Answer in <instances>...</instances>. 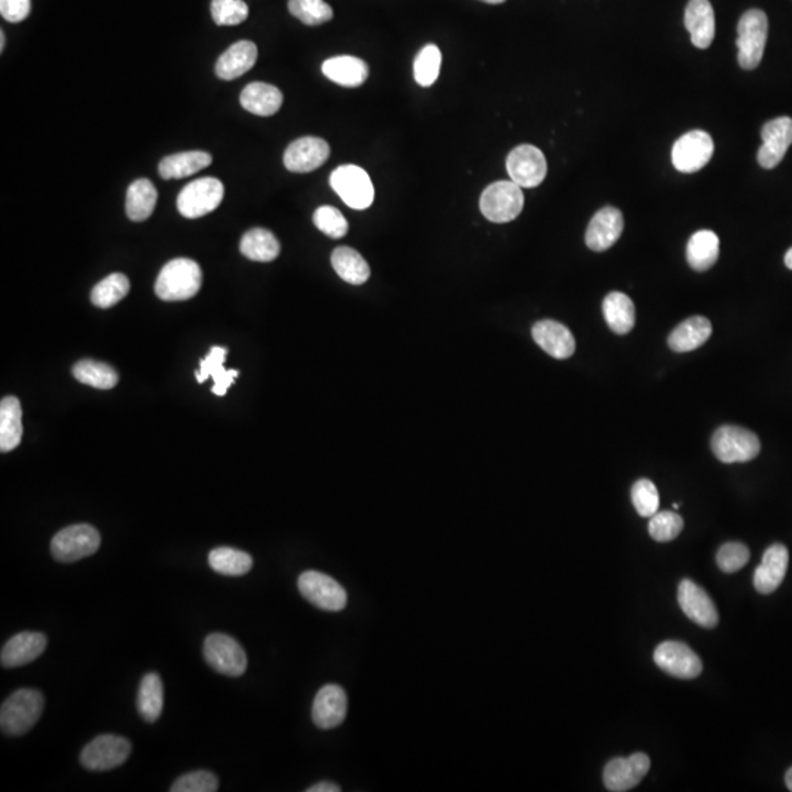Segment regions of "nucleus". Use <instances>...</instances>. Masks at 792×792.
<instances>
[{
	"label": "nucleus",
	"mask_w": 792,
	"mask_h": 792,
	"mask_svg": "<svg viewBox=\"0 0 792 792\" xmlns=\"http://www.w3.org/2000/svg\"><path fill=\"white\" fill-rule=\"evenodd\" d=\"M684 520L672 511L656 512L649 521V534L660 543L672 542L680 536Z\"/></svg>",
	"instance_id": "obj_43"
},
{
	"label": "nucleus",
	"mask_w": 792,
	"mask_h": 792,
	"mask_svg": "<svg viewBox=\"0 0 792 792\" xmlns=\"http://www.w3.org/2000/svg\"><path fill=\"white\" fill-rule=\"evenodd\" d=\"M163 693V682L156 672L144 675L138 688L137 709L141 718L149 724L156 722L162 715Z\"/></svg>",
	"instance_id": "obj_36"
},
{
	"label": "nucleus",
	"mask_w": 792,
	"mask_h": 792,
	"mask_svg": "<svg viewBox=\"0 0 792 792\" xmlns=\"http://www.w3.org/2000/svg\"><path fill=\"white\" fill-rule=\"evenodd\" d=\"M240 250L242 256L253 262L269 263L278 259L281 253V245L278 238L263 228H254L245 232L242 237Z\"/></svg>",
	"instance_id": "obj_33"
},
{
	"label": "nucleus",
	"mask_w": 792,
	"mask_h": 792,
	"mask_svg": "<svg viewBox=\"0 0 792 792\" xmlns=\"http://www.w3.org/2000/svg\"><path fill=\"white\" fill-rule=\"evenodd\" d=\"M223 196H225V187L219 179H196L182 188L178 200H176V206L184 218H203L218 209Z\"/></svg>",
	"instance_id": "obj_6"
},
{
	"label": "nucleus",
	"mask_w": 792,
	"mask_h": 792,
	"mask_svg": "<svg viewBox=\"0 0 792 792\" xmlns=\"http://www.w3.org/2000/svg\"><path fill=\"white\" fill-rule=\"evenodd\" d=\"M203 655L210 668L226 677H241L247 669V655L235 638L213 633L204 640Z\"/></svg>",
	"instance_id": "obj_9"
},
{
	"label": "nucleus",
	"mask_w": 792,
	"mask_h": 792,
	"mask_svg": "<svg viewBox=\"0 0 792 792\" xmlns=\"http://www.w3.org/2000/svg\"><path fill=\"white\" fill-rule=\"evenodd\" d=\"M209 565L213 571L229 577H240L251 571L253 558L244 550L216 548L209 553Z\"/></svg>",
	"instance_id": "obj_38"
},
{
	"label": "nucleus",
	"mask_w": 792,
	"mask_h": 792,
	"mask_svg": "<svg viewBox=\"0 0 792 792\" xmlns=\"http://www.w3.org/2000/svg\"><path fill=\"white\" fill-rule=\"evenodd\" d=\"M442 53L436 44H427L414 61V78L421 87H430L438 80Z\"/></svg>",
	"instance_id": "obj_41"
},
{
	"label": "nucleus",
	"mask_w": 792,
	"mask_h": 792,
	"mask_svg": "<svg viewBox=\"0 0 792 792\" xmlns=\"http://www.w3.org/2000/svg\"><path fill=\"white\" fill-rule=\"evenodd\" d=\"M322 72L338 86L354 88L366 83L369 65L355 56H335L323 62Z\"/></svg>",
	"instance_id": "obj_26"
},
{
	"label": "nucleus",
	"mask_w": 792,
	"mask_h": 792,
	"mask_svg": "<svg viewBox=\"0 0 792 792\" xmlns=\"http://www.w3.org/2000/svg\"><path fill=\"white\" fill-rule=\"evenodd\" d=\"M631 501L640 517H653L659 511L658 487L649 479L638 480L631 489Z\"/></svg>",
	"instance_id": "obj_44"
},
{
	"label": "nucleus",
	"mask_w": 792,
	"mask_h": 792,
	"mask_svg": "<svg viewBox=\"0 0 792 792\" xmlns=\"http://www.w3.org/2000/svg\"><path fill=\"white\" fill-rule=\"evenodd\" d=\"M482 2L490 3V5H499V3H504L505 0H482Z\"/></svg>",
	"instance_id": "obj_54"
},
{
	"label": "nucleus",
	"mask_w": 792,
	"mask_h": 792,
	"mask_svg": "<svg viewBox=\"0 0 792 792\" xmlns=\"http://www.w3.org/2000/svg\"><path fill=\"white\" fill-rule=\"evenodd\" d=\"M156 203L157 190L149 179H137L132 182L128 188L127 203H125L128 218L132 222H144L149 219L153 215Z\"/></svg>",
	"instance_id": "obj_37"
},
{
	"label": "nucleus",
	"mask_w": 792,
	"mask_h": 792,
	"mask_svg": "<svg viewBox=\"0 0 792 792\" xmlns=\"http://www.w3.org/2000/svg\"><path fill=\"white\" fill-rule=\"evenodd\" d=\"M330 187L351 209L364 210L373 204L372 179L360 166H339L330 175Z\"/></svg>",
	"instance_id": "obj_8"
},
{
	"label": "nucleus",
	"mask_w": 792,
	"mask_h": 792,
	"mask_svg": "<svg viewBox=\"0 0 792 792\" xmlns=\"http://www.w3.org/2000/svg\"><path fill=\"white\" fill-rule=\"evenodd\" d=\"M102 537L90 524H75L62 528L53 536L50 543L52 556L56 561L71 564L94 555L100 548Z\"/></svg>",
	"instance_id": "obj_4"
},
{
	"label": "nucleus",
	"mask_w": 792,
	"mask_h": 792,
	"mask_svg": "<svg viewBox=\"0 0 792 792\" xmlns=\"http://www.w3.org/2000/svg\"><path fill=\"white\" fill-rule=\"evenodd\" d=\"M769 21L765 12L750 9L738 22V64L751 71L756 69L765 55L768 42Z\"/></svg>",
	"instance_id": "obj_3"
},
{
	"label": "nucleus",
	"mask_w": 792,
	"mask_h": 792,
	"mask_svg": "<svg viewBox=\"0 0 792 792\" xmlns=\"http://www.w3.org/2000/svg\"><path fill=\"white\" fill-rule=\"evenodd\" d=\"M348 697L341 685L328 684L320 688L311 709V718L320 729L336 728L345 721Z\"/></svg>",
	"instance_id": "obj_19"
},
{
	"label": "nucleus",
	"mask_w": 792,
	"mask_h": 792,
	"mask_svg": "<svg viewBox=\"0 0 792 792\" xmlns=\"http://www.w3.org/2000/svg\"><path fill=\"white\" fill-rule=\"evenodd\" d=\"M785 782H787L788 790L792 791V768H790L787 775H785Z\"/></svg>",
	"instance_id": "obj_52"
},
{
	"label": "nucleus",
	"mask_w": 792,
	"mask_h": 792,
	"mask_svg": "<svg viewBox=\"0 0 792 792\" xmlns=\"http://www.w3.org/2000/svg\"><path fill=\"white\" fill-rule=\"evenodd\" d=\"M603 316L616 335H627L636 325V307L633 300L622 292H611L603 300Z\"/></svg>",
	"instance_id": "obj_30"
},
{
	"label": "nucleus",
	"mask_w": 792,
	"mask_h": 792,
	"mask_svg": "<svg viewBox=\"0 0 792 792\" xmlns=\"http://www.w3.org/2000/svg\"><path fill=\"white\" fill-rule=\"evenodd\" d=\"M130 292V281L122 273H112L91 291V303L96 307L110 308L124 300Z\"/></svg>",
	"instance_id": "obj_40"
},
{
	"label": "nucleus",
	"mask_w": 792,
	"mask_h": 792,
	"mask_svg": "<svg viewBox=\"0 0 792 792\" xmlns=\"http://www.w3.org/2000/svg\"><path fill=\"white\" fill-rule=\"evenodd\" d=\"M715 144L704 131H691L682 135L672 149V163L682 174H694L712 159Z\"/></svg>",
	"instance_id": "obj_13"
},
{
	"label": "nucleus",
	"mask_w": 792,
	"mask_h": 792,
	"mask_svg": "<svg viewBox=\"0 0 792 792\" xmlns=\"http://www.w3.org/2000/svg\"><path fill=\"white\" fill-rule=\"evenodd\" d=\"M212 18L220 27L242 24L248 17V6L244 0H212Z\"/></svg>",
	"instance_id": "obj_45"
},
{
	"label": "nucleus",
	"mask_w": 792,
	"mask_h": 792,
	"mask_svg": "<svg viewBox=\"0 0 792 792\" xmlns=\"http://www.w3.org/2000/svg\"><path fill=\"white\" fill-rule=\"evenodd\" d=\"M313 222L319 231H322L323 234L328 235L330 238H335V240L344 238L348 234V228H350L344 215L332 206L319 207L314 212Z\"/></svg>",
	"instance_id": "obj_46"
},
{
	"label": "nucleus",
	"mask_w": 792,
	"mask_h": 792,
	"mask_svg": "<svg viewBox=\"0 0 792 792\" xmlns=\"http://www.w3.org/2000/svg\"><path fill=\"white\" fill-rule=\"evenodd\" d=\"M226 348L213 347L209 355L201 360L200 370L196 373L197 382H206L209 377H213L215 385H213L212 392L218 396H225L226 391L231 388L234 380L237 379V370H226L223 367L225 364Z\"/></svg>",
	"instance_id": "obj_29"
},
{
	"label": "nucleus",
	"mask_w": 792,
	"mask_h": 792,
	"mask_svg": "<svg viewBox=\"0 0 792 792\" xmlns=\"http://www.w3.org/2000/svg\"><path fill=\"white\" fill-rule=\"evenodd\" d=\"M219 790V779L209 770H196L185 773L176 779L171 787L172 792H215Z\"/></svg>",
	"instance_id": "obj_47"
},
{
	"label": "nucleus",
	"mask_w": 792,
	"mask_h": 792,
	"mask_svg": "<svg viewBox=\"0 0 792 792\" xmlns=\"http://www.w3.org/2000/svg\"><path fill=\"white\" fill-rule=\"evenodd\" d=\"M719 238L713 231L696 232L687 245V262L697 272H706L718 262Z\"/></svg>",
	"instance_id": "obj_34"
},
{
	"label": "nucleus",
	"mask_w": 792,
	"mask_h": 792,
	"mask_svg": "<svg viewBox=\"0 0 792 792\" xmlns=\"http://www.w3.org/2000/svg\"><path fill=\"white\" fill-rule=\"evenodd\" d=\"M44 709V697L40 691L22 688L15 691L2 704L0 728L3 734L18 737L30 731L39 722Z\"/></svg>",
	"instance_id": "obj_2"
},
{
	"label": "nucleus",
	"mask_w": 792,
	"mask_h": 792,
	"mask_svg": "<svg viewBox=\"0 0 792 792\" xmlns=\"http://www.w3.org/2000/svg\"><path fill=\"white\" fill-rule=\"evenodd\" d=\"M288 9L295 18L311 27L332 20V8L325 0H289Z\"/></svg>",
	"instance_id": "obj_42"
},
{
	"label": "nucleus",
	"mask_w": 792,
	"mask_h": 792,
	"mask_svg": "<svg viewBox=\"0 0 792 792\" xmlns=\"http://www.w3.org/2000/svg\"><path fill=\"white\" fill-rule=\"evenodd\" d=\"M329 154V144L323 138H298L285 150L284 165L295 174H308L325 165Z\"/></svg>",
	"instance_id": "obj_16"
},
{
	"label": "nucleus",
	"mask_w": 792,
	"mask_h": 792,
	"mask_svg": "<svg viewBox=\"0 0 792 792\" xmlns=\"http://www.w3.org/2000/svg\"><path fill=\"white\" fill-rule=\"evenodd\" d=\"M762 147L757 162L763 169H773L782 162L792 144V119L788 116L769 121L762 128Z\"/></svg>",
	"instance_id": "obj_17"
},
{
	"label": "nucleus",
	"mask_w": 792,
	"mask_h": 792,
	"mask_svg": "<svg viewBox=\"0 0 792 792\" xmlns=\"http://www.w3.org/2000/svg\"><path fill=\"white\" fill-rule=\"evenodd\" d=\"M203 284V272L191 259H175L166 263L157 276L154 291L163 301H187L196 297Z\"/></svg>",
	"instance_id": "obj_1"
},
{
	"label": "nucleus",
	"mask_w": 792,
	"mask_h": 792,
	"mask_svg": "<svg viewBox=\"0 0 792 792\" xmlns=\"http://www.w3.org/2000/svg\"><path fill=\"white\" fill-rule=\"evenodd\" d=\"M131 750L127 738L112 734L99 735L83 748L80 762L87 770L106 772L124 765Z\"/></svg>",
	"instance_id": "obj_10"
},
{
	"label": "nucleus",
	"mask_w": 792,
	"mask_h": 792,
	"mask_svg": "<svg viewBox=\"0 0 792 792\" xmlns=\"http://www.w3.org/2000/svg\"><path fill=\"white\" fill-rule=\"evenodd\" d=\"M506 171L521 188L539 187L548 175V162L542 150L523 144L509 153Z\"/></svg>",
	"instance_id": "obj_12"
},
{
	"label": "nucleus",
	"mask_w": 792,
	"mask_h": 792,
	"mask_svg": "<svg viewBox=\"0 0 792 792\" xmlns=\"http://www.w3.org/2000/svg\"><path fill=\"white\" fill-rule=\"evenodd\" d=\"M710 335H712V323L709 319L693 316L672 330L668 345L675 352H690L706 344Z\"/></svg>",
	"instance_id": "obj_27"
},
{
	"label": "nucleus",
	"mask_w": 792,
	"mask_h": 792,
	"mask_svg": "<svg viewBox=\"0 0 792 792\" xmlns=\"http://www.w3.org/2000/svg\"><path fill=\"white\" fill-rule=\"evenodd\" d=\"M257 61V46L250 40L232 44L216 62V75L220 80H237L247 74Z\"/></svg>",
	"instance_id": "obj_25"
},
{
	"label": "nucleus",
	"mask_w": 792,
	"mask_h": 792,
	"mask_svg": "<svg viewBox=\"0 0 792 792\" xmlns=\"http://www.w3.org/2000/svg\"><path fill=\"white\" fill-rule=\"evenodd\" d=\"M712 451L725 464L748 462L760 454V440L744 427L722 426L713 433Z\"/></svg>",
	"instance_id": "obj_7"
},
{
	"label": "nucleus",
	"mask_w": 792,
	"mask_h": 792,
	"mask_svg": "<svg viewBox=\"0 0 792 792\" xmlns=\"http://www.w3.org/2000/svg\"><path fill=\"white\" fill-rule=\"evenodd\" d=\"M242 108L253 115L272 116L281 109L284 96L278 87L266 83H251L242 90Z\"/></svg>",
	"instance_id": "obj_28"
},
{
	"label": "nucleus",
	"mask_w": 792,
	"mask_h": 792,
	"mask_svg": "<svg viewBox=\"0 0 792 792\" xmlns=\"http://www.w3.org/2000/svg\"><path fill=\"white\" fill-rule=\"evenodd\" d=\"M298 590L307 602L322 611L339 612L347 606L348 596L344 587L323 572H303L298 578Z\"/></svg>",
	"instance_id": "obj_11"
},
{
	"label": "nucleus",
	"mask_w": 792,
	"mask_h": 792,
	"mask_svg": "<svg viewBox=\"0 0 792 792\" xmlns=\"http://www.w3.org/2000/svg\"><path fill=\"white\" fill-rule=\"evenodd\" d=\"M213 159L207 152H184L172 154V156L165 157L160 162L159 174L163 179H181L187 178L203 171L207 166L212 165Z\"/></svg>",
	"instance_id": "obj_31"
},
{
	"label": "nucleus",
	"mask_w": 792,
	"mask_h": 792,
	"mask_svg": "<svg viewBox=\"0 0 792 792\" xmlns=\"http://www.w3.org/2000/svg\"><path fill=\"white\" fill-rule=\"evenodd\" d=\"M22 410L20 399L6 396L0 402V451L11 452L21 443Z\"/></svg>",
	"instance_id": "obj_32"
},
{
	"label": "nucleus",
	"mask_w": 792,
	"mask_h": 792,
	"mask_svg": "<svg viewBox=\"0 0 792 792\" xmlns=\"http://www.w3.org/2000/svg\"><path fill=\"white\" fill-rule=\"evenodd\" d=\"M531 335L536 344L556 360L570 358L575 352V339L571 330L555 320L537 322Z\"/></svg>",
	"instance_id": "obj_23"
},
{
	"label": "nucleus",
	"mask_w": 792,
	"mask_h": 792,
	"mask_svg": "<svg viewBox=\"0 0 792 792\" xmlns=\"http://www.w3.org/2000/svg\"><path fill=\"white\" fill-rule=\"evenodd\" d=\"M748 559H750V550L746 545L738 542L725 543L716 555L719 570L725 574H734V572L740 571L741 568L746 567Z\"/></svg>",
	"instance_id": "obj_48"
},
{
	"label": "nucleus",
	"mask_w": 792,
	"mask_h": 792,
	"mask_svg": "<svg viewBox=\"0 0 792 792\" xmlns=\"http://www.w3.org/2000/svg\"><path fill=\"white\" fill-rule=\"evenodd\" d=\"M678 603L688 619L704 628H715L719 622L718 611L709 594L690 578L678 586Z\"/></svg>",
	"instance_id": "obj_18"
},
{
	"label": "nucleus",
	"mask_w": 792,
	"mask_h": 792,
	"mask_svg": "<svg viewBox=\"0 0 792 792\" xmlns=\"http://www.w3.org/2000/svg\"><path fill=\"white\" fill-rule=\"evenodd\" d=\"M653 659L662 671L680 680H693L703 671V663L697 653L680 641L660 643Z\"/></svg>",
	"instance_id": "obj_14"
},
{
	"label": "nucleus",
	"mask_w": 792,
	"mask_h": 792,
	"mask_svg": "<svg viewBox=\"0 0 792 792\" xmlns=\"http://www.w3.org/2000/svg\"><path fill=\"white\" fill-rule=\"evenodd\" d=\"M790 553L781 543H775L766 549L762 562L754 572V587L760 594H770L775 592L788 570Z\"/></svg>",
	"instance_id": "obj_21"
},
{
	"label": "nucleus",
	"mask_w": 792,
	"mask_h": 792,
	"mask_svg": "<svg viewBox=\"0 0 792 792\" xmlns=\"http://www.w3.org/2000/svg\"><path fill=\"white\" fill-rule=\"evenodd\" d=\"M523 209V190L514 181L493 182L480 197V210L490 222H511L520 216Z\"/></svg>",
	"instance_id": "obj_5"
},
{
	"label": "nucleus",
	"mask_w": 792,
	"mask_h": 792,
	"mask_svg": "<svg viewBox=\"0 0 792 792\" xmlns=\"http://www.w3.org/2000/svg\"><path fill=\"white\" fill-rule=\"evenodd\" d=\"M650 759L647 754L636 753L630 757H616L603 770L606 790L625 792L637 787L649 773Z\"/></svg>",
	"instance_id": "obj_15"
},
{
	"label": "nucleus",
	"mask_w": 792,
	"mask_h": 792,
	"mask_svg": "<svg viewBox=\"0 0 792 792\" xmlns=\"http://www.w3.org/2000/svg\"><path fill=\"white\" fill-rule=\"evenodd\" d=\"M5 43H6L5 33H3L2 31V33H0V50H2V52L3 49H5Z\"/></svg>",
	"instance_id": "obj_53"
},
{
	"label": "nucleus",
	"mask_w": 792,
	"mask_h": 792,
	"mask_svg": "<svg viewBox=\"0 0 792 792\" xmlns=\"http://www.w3.org/2000/svg\"><path fill=\"white\" fill-rule=\"evenodd\" d=\"M75 379L84 385L96 389H112L118 383L119 376L109 364L94 360H81L72 369Z\"/></svg>",
	"instance_id": "obj_39"
},
{
	"label": "nucleus",
	"mask_w": 792,
	"mask_h": 792,
	"mask_svg": "<svg viewBox=\"0 0 792 792\" xmlns=\"http://www.w3.org/2000/svg\"><path fill=\"white\" fill-rule=\"evenodd\" d=\"M784 260H785V264H787L788 269L792 270V247L790 248V250L787 251V254H785Z\"/></svg>",
	"instance_id": "obj_51"
},
{
	"label": "nucleus",
	"mask_w": 792,
	"mask_h": 792,
	"mask_svg": "<svg viewBox=\"0 0 792 792\" xmlns=\"http://www.w3.org/2000/svg\"><path fill=\"white\" fill-rule=\"evenodd\" d=\"M46 646L47 638L43 633L25 631L6 641L0 653V662L3 668H20L40 658Z\"/></svg>",
	"instance_id": "obj_22"
},
{
	"label": "nucleus",
	"mask_w": 792,
	"mask_h": 792,
	"mask_svg": "<svg viewBox=\"0 0 792 792\" xmlns=\"http://www.w3.org/2000/svg\"><path fill=\"white\" fill-rule=\"evenodd\" d=\"M624 231V218L615 207H603L590 220L586 232V244L590 250L606 251L621 238Z\"/></svg>",
	"instance_id": "obj_20"
},
{
	"label": "nucleus",
	"mask_w": 792,
	"mask_h": 792,
	"mask_svg": "<svg viewBox=\"0 0 792 792\" xmlns=\"http://www.w3.org/2000/svg\"><path fill=\"white\" fill-rule=\"evenodd\" d=\"M332 266L339 278L351 285H363L369 281L370 267L358 251L350 247H338L332 253Z\"/></svg>",
	"instance_id": "obj_35"
},
{
	"label": "nucleus",
	"mask_w": 792,
	"mask_h": 792,
	"mask_svg": "<svg viewBox=\"0 0 792 792\" xmlns=\"http://www.w3.org/2000/svg\"><path fill=\"white\" fill-rule=\"evenodd\" d=\"M341 788L338 785L333 784V782H319V784L313 785V787L308 788L307 792H339Z\"/></svg>",
	"instance_id": "obj_50"
},
{
	"label": "nucleus",
	"mask_w": 792,
	"mask_h": 792,
	"mask_svg": "<svg viewBox=\"0 0 792 792\" xmlns=\"http://www.w3.org/2000/svg\"><path fill=\"white\" fill-rule=\"evenodd\" d=\"M31 0H0V14L8 22H21L30 15Z\"/></svg>",
	"instance_id": "obj_49"
},
{
	"label": "nucleus",
	"mask_w": 792,
	"mask_h": 792,
	"mask_svg": "<svg viewBox=\"0 0 792 792\" xmlns=\"http://www.w3.org/2000/svg\"><path fill=\"white\" fill-rule=\"evenodd\" d=\"M684 24L694 46L707 49L716 34L715 12L709 0H690L685 8Z\"/></svg>",
	"instance_id": "obj_24"
}]
</instances>
